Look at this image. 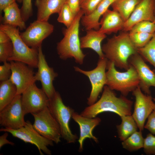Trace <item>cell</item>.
<instances>
[{"label": "cell", "mask_w": 155, "mask_h": 155, "mask_svg": "<svg viewBox=\"0 0 155 155\" xmlns=\"http://www.w3.org/2000/svg\"><path fill=\"white\" fill-rule=\"evenodd\" d=\"M106 37V34L100 33L98 30L93 29L87 30L86 35L80 39L81 48L91 49L97 53L99 58H103L105 56L101 43Z\"/></svg>", "instance_id": "22"}, {"label": "cell", "mask_w": 155, "mask_h": 155, "mask_svg": "<svg viewBox=\"0 0 155 155\" xmlns=\"http://www.w3.org/2000/svg\"><path fill=\"white\" fill-rule=\"evenodd\" d=\"M58 14V21L63 24L67 28L71 26L75 16L66 3L63 5Z\"/></svg>", "instance_id": "30"}, {"label": "cell", "mask_w": 155, "mask_h": 155, "mask_svg": "<svg viewBox=\"0 0 155 155\" xmlns=\"http://www.w3.org/2000/svg\"><path fill=\"white\" fill-rule=\"evenodd\" d=\"M144 128L148 130L151 133L155 135V108L148 117Z\"/></svg>", "instance_id": "37"}, {"label": "cell", "mask_w": 155, "mask_h": 155, "mask_svg": "<svg viewBox=\"0 0 155 155\" xmlns=\"http://www.w3.org/2000/svg\"><path fill=\"white\" fill-rule=\"evenodd\" d=\"M65 3L75 16L81 9L80 0H67Z\"/></svg>", "instance_id": "38"}, {"label": "cell", "mask_w": 155, "mask_h": 155, "mask_svg": "<svg viewBox=\"0 0 155 155\" xmlns=\"http://www.w3.org/2000/svg\"><path fill=\"white\" fill-rule=\"evenodd\" d=\"M137 51L144 60L152 65L155 69V33L145 46L137 49Z\"/></svg>", "instance_id": "28"}, {"label": "cell", "mask_w": 155, "mask_h": 155, "mask_svg": "<svg viewBox=\"0 0 155 155\" xmlns=\"http://www.w3.org/2000/svg\"><path fill=\"white\" fill-rule=\"evenodd\" d=\"M16 0H0L1 12L8 6L16 2Z\"/></svg>", "instance_id": "40"}, {"label": "cell", "mask_w": 155, "mask_h": 155, "mask_svg": "<svg viewBox=\"0 0 155 155\" xmlns=\"http://www.w3.org/2000/svg\"><path fill=\"white\" fill-rule=\"evenodd\" d=\"M31 114L34 118L33 127L39 134L56 144L60 142L62 137L59 126L48 107Z\"/></svg>", "instance_id": "7"}, {"label": "cell", "mask_w": 155, "mask_h": 155, "mask_svg": "<svg viewBox=\"0 0 155 155\" xmlns=\"http://www.w3.org/2000/svg\"><path fill=\"white\" fill-rule=\"evenodd\" d=\"M84 15L81 9L68 28L63 30L64 37L57 44V49L59 57L63 60L74 58L75 61L82 64L86 56L81 49L79 37L80 22Z\"/></svg>", "instance_id": "3"}, {"label": "cell", "mask_w": 155, "mask_h": 155, "mask_svg": "<svg viewBox=\"0 0 155 155\" xmlns=\"http://www.w3.org/2000/svg\"><path fill=\"white\" fill-rule=\"evenodd\" d=\"M155 11L154 0H142L125 22L123 31H129L135 25L142 21L153 22Z\"/></svg>", "instance_id": "17"}, {"label": "cell", "mask_w": 155, "mask_h": 155, "mask_svg": "<svg viewBox=\"0 0 155 155\" xmlns=\"http://www.w3.org/2000/svg\"><path fill=\"white\" fill-rule=\"evenodd\" d=\"M135 98L134 110L132 115L140 131L144 128L145 121L155 108V103L150 95L144 94L139 85L132 92Z\"/></svg>", "instance_id": "13"}, {"label": "cell", "mask_w": 155, "mask_h": 155, "mask_svg": "<svg viewBox=\"0 0 155 155\" xmlns=\"http://www.w3.org/2000/svg\"><path fill=\"white\" fill-rule=\"evenodd\" d=\"M128 61L137 73L140 80L139 86L141 90L146 94L150 95V87H155V73L138 53L131 56Z\"/></svg>", "instance_id": "16"}, {"label": "cell", "mask_w": 155, "mask_h": 155, "mask_svg": "<svg viewBox=\"0 0 155 155\" xmlns=\"http://www.w3.org/2000/svg\"><path fill=\"white\" fill-rule=\"evenodd\" d=\"M153 22L155 24V12H154V20Z\"/></svg>", "instance_id": "44"}, {"label": "cell", "mask_w": 155, "mask_h": 155, "mask_svg": "<svg viewBox=\"0 0 155 155\" xmlns=\"http://www.w3.org/2000/svg\"><path fill=\"white\" fill-rule=\"evenodd\" d=\"M16 1L19 3H21L22 2V0H16Z\"/></svg>", "instance_id": "42"}, {"label": "cell", "mask_w": 155, "mask_h": 155, "mask_svg": "<svg viewBox=\"0 0 155 155\" xmlns=\"http://www.w3.org/2000/svg\"><path fill=\"white\" fill-rule=\"evenodd\" d=\"M102 0H84L80 5L84 15H87L91 13Z\"/></svg>", "instance_id": "35"}, {"label": "cell", "mask_w": 155, "mask_h": 155, "mask_svg": "<svg viewBox=\"0 0 155 155\" xmlns=\"http://www.w3.org/2000/svg\"><path fill=\"white\" fill-rule=\"evenodd\" d=\"M106 69V85L111 90L120 92L122 95L126 96L139 85L138 76L131 64L126 71L121 72L116 69L113 62L108 60Z\"/></svg>", "instance_id": "4"}, {"label": "cell", "mask_w": 155, "mask_h": 155, "mask_svg": "<svg viewBox=\"0 0 155 155\" xmlns=\"http://www.w3.org/2000/svg\"><path fill=\"white\" fill-rule=\"evenodd\" d=\"M21 101L26 115L38 112L48 107L49 99L42 89L38 88L34 83L22 93Z\"/></svg>", "instance_id": "12"}, {"label": "cell", "mask_w": 155, "mask_h": 155, "mask_svg": "<svg viewBox=\"0 0 155 155\" xmlns=\"http://www.w3.org/2000/svg\"><path fill=\"white\" fill-rule=\"evenodd\" d=\"M121 123L117 125L118 134L120 140L123 141L137 131V125L132 115L122 116Z\"/></svg>", "instance_id": "25"}, {"label": "cell", "mask_w": 155, "mask_h": 155, "mask_svg": "<svg viewBox=\"0 0 155 155\" xmlns=\"http://www.w3.org/2000/svg\"><path fill=\"white\" fill-rule=\"evenodd\" d=\"M13 47L11 41L0 44V61L3 63L7 62L12 57Z\"/></svg>", "instance_id": "32"}, {"label": "cell", "mask_w": 155, "mask_h": 155, "mask_svg": "<svg viewBox=\"0 0 155 155\" xmlns=\"http://www.w3.org/2000/svg\"><path fill=\"white\" fill-rule=\"evenodd\" d=\"M0 66V81L1 82L9 79L11 71L10 63L7 62L3 63Z\"/></svg>", "instance_id": "36"}, {"label": "cell", "mask_w": 155, "mask_h": 155, "mask_svg": "<svg viewBox=\"0 0 155 155\" xmlns=\"http://www.w3.org/2000/svg\"><path fill=\"white\" fill-rule=\"evenodd\" d=\"M8 136V132H5L0 136V148H1L3 146L6 144H9L11 145L14 144L13 142H10L7 139Z\"/></svg>", "instance_id": "39"}, {"label": "cell", "mask_w": 155, "mask_h": 155, "mask_svg": "<svg viewBox=\"0 0 155 155\" xmlns=\"http://www.w3.org/2000/svg\"><path fill=\"white\" fill-rule=\"evenodd\" d=\"M72 118L78 124L80 127V137L78 140L79 152L83 151L84 142L86 139H92L96 143L98 142V138L93 134L92 131L100 123L101 119L100 118L96 117L88 118L74 112L73 114Z\"/></svg>", "instance_id": "18"}, {"label": "cell", "mask_w": 155, "mask_h": 155, "mask_svg": "<svg viewBox=\"0 0 155 155\" xmlns=\"http://www.w3.org/2000/svg\"><path fill=\"white\" fill-rule=\"evenodd\" d=\"M133 103L132 100L122 95L117 97L113 90L106 85L104 87L99 100L86 107L80 115L89 118L96 117L99 114L105 112L115 113L120 117L131 115Z\"/></svg>", "instance_id": "1"}, {"label": "cell", "mask_w": 155, "mask_h": 155, "mask_svg": "<svg viewBox=\"0 0 155 155\" xmlns=\"http://www.w3.org/2000/svg\"><path fill=\"white\" fill-rule=\"evenodd\" d=\"M38 55L37 71L35 73L36 81L40 82L42 89L50 99L56 92L53 86V82L58 76L53 68L48 65L44 55L41 46L38 48Z\"/></svg>", "instance_id": "14"}, {"label": "cell", "mask_w": 155, "mask_h": 155, "mask_svg": "<svg viewBox=\"0 0 155 155\" xmlns=\"http://www.w3.org/2000/svg\"><path fill=\"white\" fill-rule=\"evenodd\" d=\"M4 16L1 17V24L19 28L23 30L26 28L25 22L22 17L20 9L16 2L5 8Z\"/></svg>", "instance_id": "23"}, {"label": "cell", "mask_w": 155, "mask_h": 155, "mask_svg": "<svg viewBox=\"0 0 155 155\" xmlns=\"http://www.w3.org/2000/svg\"><path fill=\"white\" fill-rule=\"evenodd\" d=\"M108 61V59L105 57L100 58L96 67L90 71H85L78 67H74L75 71L87 76L91 82L92 90L87 102L89 106L97 101L99 94L102 91L104 85L106 84L105 69Z\"/></svg>", "instance_id": "9"}, {"label": "cell", "mask_w": 155, "mask_h": 155, "mask_svg": "<svg viewBox=\"0 0 155 155\" xmlns=\"http://www.w3.org/2000/svg\"><path fill=\"white\" fill-rule=\"evenodd\" d=\"M144 151L147 155H155V136L151 133L144 139Z\"/></svg>", "instance_id": "33"}, {"label": "cell", "mask_w": 155, "mask_h": 155, "mask_svg": "<svg viewBox=\"0 0 155 155\" xmlns=\"http://www.w3.org/2000/svg\"><path fill=\"white\" fill-rule=\"evenodd\" d=\"M0 29L9 36L13 44V55L8 61L21 62L32 68H37L38 48H31L26 44L20 35L19 28L1 24Z\"/></svg>", "instance_id": "5"}, {"label": "cell", "mask_w": 155, "mask_h": 155, "mask_svg": "<svg viewBox=\"0 0 155 155\" xmlns=\"http://www.w3.org/2000/svg\"><path fill=\"white\" fill-rule=\"evenodd\" d=\"M0 131L10 133L13 137L25 143L35 145L37 148L40 155H43L42 151L47 155L51 154V151L47 147L49 146H53V142L39 134L29 120L26 121L24 126L18 129H13L2 128L0 129Z\"/></svg>", "instance_id": "8"}, {"label": "cell", "mask_w": 155, "mask_h": 155, "mask_svg": "<svg viewBox=\"0 0 155 155\" xmlns=\"http://www.w3.org/2000/svg\"><path fill=\"white\" fill-rule=\"evenodd\" d=\"M144 138L142 131H136L122 141L123 148L130 152L138 150L143 148Z\"/></svg>", "instance_id": "27"}, {"label": "cell", "mask_w": 155, "mask_h": 155, "mask_svg": "<svg viewBox=\"0 0 155 155\" xmlns=\"http://www.w3.org/2000/svg\"><path fill=\"white\" fill-rule=\"evenodd\" d=\"M142 0H115L111 5L125 22L129 18L137 5Z\"/></svg>", "instance_id": "26"}, {"label": "cell", "mask_w": 155, "mask_h": 155, "mask_svg": "<svg viewBox=\"0 0 155 155\" xmlns=\"http://www.w3.org/2000/svg\"><path fill=\"white\" fill-rule=\"evenodd\" d=\"M48 107L59 126L61 137L68 143H75L78 137L72 133L69 126L74 110L64 104L60 94L56 91L49 99Z\"/></svg>", "instance_id": "6"}, {"label": "cell", "mask_w": 155, "mask_h": 155, "mask_svg": "<svg viewBox=\"0 0 155 155\" xmlns=\"http://www.w3.org/2000/svg\"><path fill=\"white\" fill-rule=\"evenodd\" d=\"M129 34L131 42L137 49L142 47L145 46L154 34L140 32L129 33Z\"/></svg>", "instance_id": "29"}, {"label": "cell", "mask_w": 155, "mask_h": 155, "mask_svg": "<svg viewBox=\"0 0 155 155\" xmlns=\"http://www.w3.org/2000/svg\"><path fill=\"white\" fill-rule=\"evenodd\" d=\"M129 33L143 32L152 34L155 33V24L148 21L140 22L135 25L129 31Z\"/></svg>", "instance_id": "31"}, {"label": "cell", "mask_w": 155, "mask_h": 155, "mask_svg": "<svg viewBox=\"0 0 155 155\" xmlns=\"http://www.w3.org/2000/svg\"><path fill=\"white\" fill-rule=\"evenodd\" d=\"M102 16L100 21V28L98 30L100 32L110 34L123 30L125 22L117 11L108 9Z\"/></svg>", "instance_id": "19"}, {"label": "cell", "mask_w": 155, "mask_h": 155, "mask_svg": "<svg viewBox=\"0 0 155 155\" xmlns=\"http://www.w3.org/2000/svg\"><path fill=\"white\" fill-rule=\"evenodd\" d=\"M21 94L16 95L13 101L0 111V124L5 128L18 129L25 125Z\"/></svg>", "instance_id": "10"}, {"label": "cell", "mask_w": 155, "mask_h": 155, "mask_svg": "<svg viewBox=\"0 0 155 155\" xmlns=\"http://www.w3.org/2000/svg\"><path fill=\"white\" fill-rule=\"evenodd\" d=\"M54 29V26L48 21L36 20L30 23L24 32H20V35L29 47L38 49Z\"/></svg>", "instance_id": "11"}, {"label": "cell", "mask_w": 155, "mask_h": 155, "mask_svg": "<svg viewBox=\"0 0 155 155\" xmlns=\"http://www.w3.org/2000/svg\"><path fill=\"white\" fill-rule=\"evenodd\" d=\"M102 48L108 60L113 62L115 66L126 70L129 68V58L138 53L137 49L131 42L129 33L124 31L108 39Z\"/></svg>", "instance_id": "2"}, {"label": "cell", "mask_w": 155, "mask_h": 155, "mask_svg": "<svg viewBox=\"0 0 155 155\" xmlns=\"http://www.w3.org/2000/svg\"><path fill=\"white\" fill-rule=\"evenodd\" d=\"M115 1L102 0L91 13L83 16L81 20V23L86 30L92 29L97 30H99L100 17Z\"/></svg>", "instance_id": "20"}, {"label": "cell", "mask_w": 155, "mask_h": 155, "mask_svg": "<svg viewBox=\"0 0 155 155\" xmlns=\"http://www.w3.org/2000/svg\"><path fill=\"white\" fill-rule=\"evenodd\" d=\"M11 41L9 36L4 32L0 29V44Z\"/></svg>", "instance_id": "41"}, {"label": "cell", "mask_w": 155, "mask_h": 155, "mask_svg": "<svg viewBox=\"0 0 155 155\" xmlns=\"http://www.w3.org/2000/svg\"><path fill=\"white\" fill-rule=\"evenodd\" d=\"M155 1V0H154Z\"/></svg>", "instance_id": "46"}, {"label": "cell", "mask_w": 155, "mask_h": 155, "mask_svg": "<svg viewBox=\"0 0 155 155\" xmlns=\"http://www.w3.org/2000/svg\"><path fill=\"white\" fill-rule=\"evenodd\" d=\"M67 0H35L37 20L48 21L50 16L60 12Z\"/></svg>", "instance_id": "21"}, {"label": "cell", "mask_w": 155, "mask_h": 155, "mask_svg": "<svg viewBox=\"0 0 155 155\" xmlns=\"http://www.w3.org/2000/svg\"><path fill=\"white\" fill-rule=\"evenodd\" d=\"M84 1V0H80V5L81 3Z\"/></svg>", "instance_id": "43"}, {"label": "cell", "mask_w": 155, "mask_h": 155, "mask_svg": "<svg viewBox=\"0 0 155 155\" xmlns=\"http://www.w3.org/2000/svg\"><path fill=\"white\" fill-rule=\"evenodd\" d=\"M22 3L21 12L22 18L26 22L33 15L32 0H22Z\"/></svg>", "instance_id": "34"}, {"label": "cell", "mask_w": 155, "mask_h": 155, "mask_svg": "<svg viewBox=\"0 0 155 155\" xmlns=\"http://www.w3.org/2000/svg\"><path fill=\"white\" fill-rule=\"evenodd\" d=\"M11 73L9 80L16 86L17 94L22 93L31 84L36 81L32 68L19 61H10Z\"/></svg>", "instance_id": "15"}, {"label": "cell", "mask_w": 155, "mask_h": 155, "mask_svg": "<svg viewBox=\"0 0 155 155\" xmlns=\"http://www.w3.org/2000/svg\"><path fill=\"white\" fill-rule=\"evenodd\" d=\"M16 86L9 79L0 84V111L13 101L17 94Z\"/></svg>", "instance_id": "24"}, {"label": "cell", "mask_w": 155, "mask_h": 155, "mask_svg": "<svg viewBox=\"0 0 155 155\" xmlns=\"http://www.w3.org/2000/svg\"><path fill=\"white\" fill-rule=\"evenodd\" d=\"M153 100L154 101H155V98H153Z\"/></svg>", "instance_id": "45"}]
</instances>
